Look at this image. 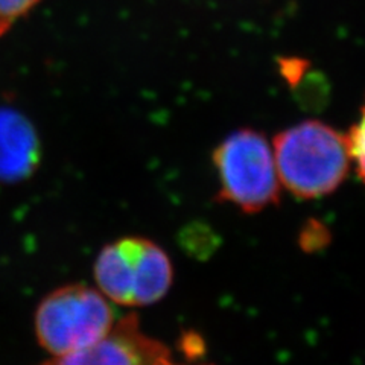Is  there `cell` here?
<instances>
[{"label": "cell", "mask_w": 365, "mask_h": 365, "mask_svg": "<svg viewBox=\"0 0 365 365\" xmlns=\"http://www.w3.org/2000/svg\"><path fill=\"white\" fill-rule=\"evenodd\" d=\"M93 274L110 302L137 307L162 300L174 271L168 255L150 239L122 237L99 251Z\"/></svg>", "instance_id": "3957f363"}, {"label": "cell", "mask_w": 365, "mask_h": 365, "mask_svg": "<svg viewBox=\"0 0 365 365\" xmlns=\"http://www.w3.org/2000/svg\"><path fill=\"white\" fill-rule=\"evenodd\" d=\"M40 142L32 123L16 110L0 108V181L29 178L40 163Z\"/></svg>", "instance_id": "8992f818"}, {"label": "cell", "mask_w": 365, "mask_h": 365, "mask_svg": "<svg viewBox=\"0 0 365 365\" xmlns=\"http://www.w3.org/2000/svg\"><path fill=\"white\" fill-rule=\"evenodd\" d=\"M40 2L41 0H0V37Z\"/></svg>", "instance_id": "ba28073f"}, {"label": "cell", "mask_w": 365, "mask_h": 365, "mask_svg": "<svg viewBox=\"0 0 365 365\" xmlns=\"http://www.w3.org/2000/svg\"><path fill=\"white\" fill-rule=\"evenodd\" d=\"M350 160L355 163L356 174L365 185V104L361 108L359 119L346 134Z\"/></svg>", "instance_id": "52a82bcc"}, {"label": "cell", "mask_w": 365, "mask_h": 365, "mask_svg": "<svg viewBox=\"0 0 365 365\" xmlns=\"http://www.w3.org/2000/svg\"><path fill=\"white\" fill-rule=\"evenodd\" d=\"M38 365H175L169 349L158 339L146 335L139 318L130 314L116 319L110 332L95 344L52 356Z\"/></svg>", "instance_id": "5b68a950"}, {"label": "cell", "mask_w": 365, "mask_h": 365, "mask_svg": "<svg viewBox=\"0 0 365 365\" xmlns=\"http://www.w3.org/2000/svg\"><path fill=\"white\" fill-rule=\"evenodd\" d=\"M213 162L220 177V198L247 213H256L280 195V178L272 145L251 130L230 134L216 148Z\"/></svg>", "instance_id": "277c9868"}, {"label": "cell", "mask_w": 365, "mask_h": 365, "mask_svg": "<svg viewBox=\"0 0 365 365\" xmlns=\"http://www.w3.org/2000/svg\"><path fill=\"white\" fill-rule=\"evenodd\" d=\"M116 323L110 300L84 283L64 284L38 303L34 329L38 344L63 356L95 344Z\"/></svg>", "instance_id": "7a4b0ae2"}, {"label": "cell", "mask_w": 365, "mask_h": 365, "mask_svg": "<svg viewBox=\"0 0 365 365\" xmlns=\"http://www.w3.org/2000/svg\"><path fill=\"white\" fill-rule=\"evenodd\" d=\"M175 365H177V364H175Z\"/></svg>", "instance_id": "9c48e42d"}, {"label": "cell", "mask_w": 365, "mask_h": 365, "mask_svg": "<svg viewBox=\"0 0 365 365\" xmlns=\"http://www.w3.org/2000/svg\"><path fill=\"white\" fill-rule=\"evenodd\" d=\"M272 153L280 185L303 200L332 193L344 181L351 162L346 134L319 120L279 133Z\"/></svg>", "instance_id": "6da1fadb"}]
</instances>
